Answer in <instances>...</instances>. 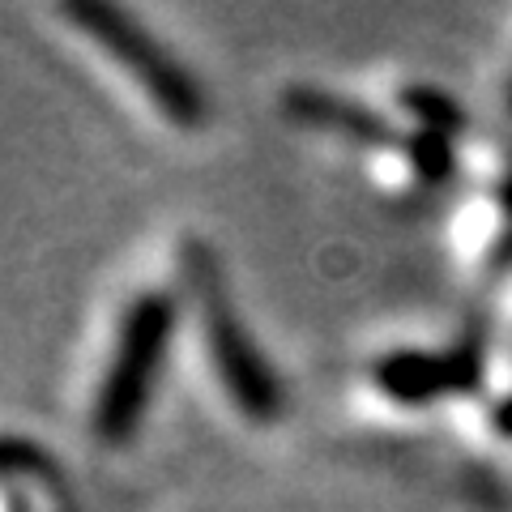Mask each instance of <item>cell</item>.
<instances>
[{"label": "cell", "instance_id": "1", "mask_svg": "<svg viewBox=\"0 0 512 512\" xmlns=\"http://www.w3.org/2000/svg\"><path fill=\"white\" fill-rule=\"evenodd\" d=\"M175 338V299L167 291H141L128 299L116 329V350L94 393L90 427L103 444H124L146 419L158 372Z\"/></svg>", "mask_w": 512, "mask_h": 512}, {"label": "cell", "instance_id": "2", "mask_svg": "<svg viewBox=\"0 0 512 512\" xmlns=\"http://www.w3.org/2000/svg\"><path fill=\"white\" fill-rule=\"evenodd\" d=\"M184 278L192 286V299L201 308V329H205V346H210L214 372L222 380L227 397L239 406V414L252 423H274L282 414V380L269 367V359L261 355V346L252 342L248 325L239 320L235 303L227 299V286H222L218 261L210 244L201 239H188L184 244Z\"/></svg>", "mask_w": 512, "mask_h": 512}, {"label": "cell", "instance_id": "3", "mask_svg": "<svg viewBox=\"0 0 512 512\" xmlns=\"http://www.w3.org/2000/svg\"><path fill=\"white\" fill-rule=\"evenodd\" d=\"M64 18L77 22L103 52L116 56L171 124L192 128L205 120V94L197 86V77H192L133 13H124L120 5H111V0H69Z\"/></svg>", "mask_w": 512, "mask_h": 512}, {"label": "cell", "instance_id": "4", "mask_svg": "<svg viewBox=\"0 0 512 512\" xmlns=\"http://www.w3.org/2000/svg\"><path fill=\"white\" fill-rule=\"evenodd\" d=\"M372 380L380 393H389L402 406L431 402L440 393H457L474 384L470 350L461 355H427V350H393L372 367Z\"/></svg>", "mask_w": 512, "mask_h": 512}, {"label": "cell", "instance_id": "5", "mask_svg": "<svg viewBox=\"0 0 512 512\" xmlns=\"http://www.w3.org/2000/svg\"><path fill=\"white\" fill-rule=\"evenodd\" d=\"M282 111L295 124L329 128V133L363 141V146H393V137H397L389 120H380L376 111H367L355 99H338V94H329V90H316V86H291L282 94Z\"/></svg>", "mask_w": 512, "mask_h": 512}, {"label": "cell", "instance_id": "6", "mask_svg": "<svg viewBox=\"0 0 512 512\" xmlns=\"http://www.w3.org/2000/svg\"><path fill=\"white\" fill-rule=\"evenodd\" d=\"M13 474H30V478H43L47 487H60L56 461L39 444H30L22 436H0V478H13Z\"/></svg>", "mask_w": 512, "mask_h": 512}, {"label": "cell", "instance_id": "7", "mask_svg": "<svg viewBox=\"0 0 512 512\" xmlns=\"http://www.w3.org/2000/svg\"><path fill=\"white\" fill-rule=\"evenodd\" d=\"M402 103L406 111H414L423 124H431V133H440V128H453L461 116H457V107L444 99V94L436 90H423V86H414V90H402Z\"/></svg>", "mask_w": 512, "mask_h": 512}]
</instances>
